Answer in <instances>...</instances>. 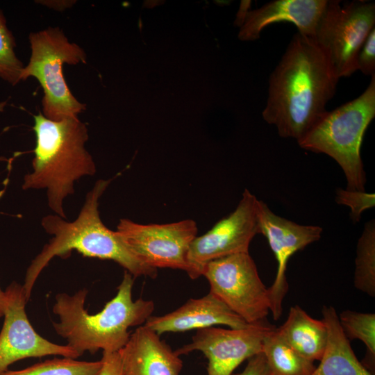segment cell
<instances>
[{"label":"cell","mask_w":375,"mask_h":375,"mask_svg":"<svg viewBox=\"0 0 375 375\" xmlns=\"http://www.w3.org/2000/svg\"><path fill=\"white\" fill-rule=\"evenodd\" d=\"M133 283L134 277L125 271L116 296L94 315L84 308L85 288L73 295L57 294L53 312L58 316L59 322H53L55 331L80 356L85 351L95 353L100 349L106 353L118 352L130 338L128 328L144 325L155 308L151 300L133 301Z\"/></svg>","instance_id":"obj_3"},{"label":"cell","mask_w":375,"mask_h":375,"mask_svg":"<svg viewBox=\"0 0 375 375\" xmlns=\"http://www.w3.org/2000/svg\"><path fill=\"white\" fill-rule=\"evenodd\" d=\"M342 329L350 341L359 340L367 348L366 358L371 365L375 360V314L346 310L338 315Z\"/></svg>","instance_id":"obj_22"},{"label":"cell","mask_w":375,"mask_h":375,"mask_svg":"<svg viewBox=\"0 0 375 375\" xmlns=\"http://www.w3.org/2000/svg\"><path fill=\"white\" fill-rule=\"evenodd\" d=\"M274 328L265 320L240 329H199L190 342L175 352L180 356L199 351L208 359V375H232L243 361L262 353L263 339Z\"/></svg>","instance_id":"obj_11"},{"label":"cell","mask_w":375,"mask_h":375,"mask_svg":"<svg viewBox=\"0 0 375 375\" xmlns=\"http://www.w3.org/2000/svg\"><path fill=\"white\" fill-rule=\"evenodd\" d=\"M110 181L111 179L96 181L86 194L84 204L73 222H67L56 214L42 219V226L53 238L26 270L22 286L28 301L38 276L50 260L55 256H68L72 250L84 256L115 261L134 278H155L157 276L158 269L141 262L128 249L117 233L107 228L100 218L99 199Z\"/></svg>","instance_id":"obj_2"},{"label":"cell","mask_w":375,"mask_h":375,"mask_svg":"<svg viewBox=\"0 0 375 375\" xmlns=\"http://www.w3.org/2000/svg\"><path fill=\"white\" fill-rule=\"evenodd\" d=\"M102 367L99 375H122V362L118 352H103Z\"/></svg>","instance_id":"obj_27"},{"label":"cell","mask_w":375,"mask_h":375,"mask_svg":"<svg viewBox=\"0 0 375 375\" xmlns=\"http://www.w3.org/2000/svg\"><path fill=\"white\" fill-rule=\"evenodd\" d=\"M357 69L366 76L375 75V28L361 46L356 58Z\"/></svg>","instance_id":"obj_25"},{"label":"cell","mask_w":375,"mask_h":375,"mask_svg":"<svg viewBox=\"0 0 375 375\" xmlns=\"http://www.w3.org/2000/svg\"><path fill=\"white\" fill-rule=\"evenodd\" d=\"M4 322L0 332V374L16 361L26 358L58 355L77 358L78 353L41 337L29 322L25 306L28 301L23 286L11 283L4 291Z\"/></svg>","instance_id":"obj_12"},{"label":"cell","mask_w":375,"mask_h":375,"mask_svg":"<svg viewBox=\"0 0 375 375\" xmlns=\"http://www.w3.org/2000/svg\"><path fill=\"white\" fill-rule=\"evenodd\" d=\"M233 375H272L262 353L248 359V362L242 372Z\"/></svg>","instance_id":"obj_26"},{"label":"cell","mask_w":375,"mask_h":375,"mask_svg":"<svg viewBox=\"0 0 375 375\" xmlns=\"http://www.w3.org/2000/svg\"><path fill=\"white\" fill-rule=\"evenodd\" d=\"M115 231L128 249L146 265L156 269H180L189 274L188 251L198 232L194 220L141 224L121 219Z\"/></svg>","instance_id":"obj_9"},{"label":"cell","mask_w":375,"mask_h":375,"mask_svg":"<svg viewBox=\"0 0 375 375\" xmlns=\"http://www.w3.org/2000/svg\"><path fill=\"white\" fill-rule=\"evenodd\" d=\"M355 288L363 293L375 296V224H365L358 239L353 277Z\"/></svg>","instance_id":"obj_20"},{"label":"cell","mask_w":375,"mask_h":375,"mask_svg":"<svg viewBox=\"0 0 375 375\" xmlns=\"http://www.w3.org/2000/svg\"><path fill=\"white\" fill-rule=\"evenodd\" d=\"M328 0H274L249 10L240 28L238 38L242 41L258 39L267 26L278 22H290L298 33L312 38Z\"/></svg>","instance_id":"obj_15"},{"label":"cell","mask_w":375,"mask_h":375,"mask_svg":"<svg viewBox=\"0 0 375 375\" xmlns=\"http://www.w3.org/2000/svg\"><path fill=\"white\" fill-rule=\"evenodd\" d=\"M144 325L160 335L165 333L199 330L215 325H225L230 328L240 329L250 324L209 292L201 298L189 299L167 314L151 315Z\"/></svg>","instance_id":"obj_14"},{"label":"cell","mask_w":375,"mask_h":375,"mask_svg":"<svg viewBox=\"0 0 375 375\" xmlns=\"http://www.w3.org/2000/svg\"><path fill=\"white\" fill-rule=\"evenodd\" d=\"M122 375H180L183 361L160 335L144 325L118 351Z\"/></svg>","instance_id":"obj_16"},{"label":"cell","mask_w":375,"mask_h":375,"mask_svg":"<svg viewBox=\"0 0 375 375\" xmlns=\"http://www.w3.org/2000/svg\"><path fill=\"white\" fill-rule=\"evenodd\" d=\"M260 233L265 235L277 261V271L272 285L268 288L270 312L274 320L280 319L283 302L288 291L286 278L288 262L297 251L318 241L322 228L319 226L301 225L272 212L261 201Z\"/></svg>","instance_id":"obj_13"},{"label":"cell","mask_w":375,"mask_h":375,"mask_svg":"<svg viewBox=\"0 0 375 375\" xmlns=\"http://www.w3.org/2000/svg\"><path fill=\"white\" fill-rule=\"evenodd\" d=\"M36 144L33 170L24 176V190H46L49 207L66 219L65 199L74 193V183L93 176L96 166L85 144V124L78 117L53 121L43 114L34 115Z\"/></svg>","instance_id":"obj_4"},{"label":"cell","mask_w":375,"mask_h":375,"mask_svg":"<svg viewBox=\"0 0 375 375\" xmlns=\"http://www.w3.org/2000/svg\"><path fill=\"white\" fill-rule=\"evenodd\" d=\"M31 54L21 74V81L30 76L40 83L44 97L43 115L53 121L78 117L85 110L72 94L62 73L64 64L86 62V54L78 44L70 42L58 27L31 33L29 35Z\"/></svg>","instance_id":"obj_6"},{"label":"cell","mask_w":375,"mask_h":375,"mask_svg":"<svg viewBox=\"0 0 375 375\" xmlns=\"http://www.w3.org/2000/svg\"><path fill=\"white\" fill-rule=\"evenodd\" d=\"M15 47V38L8 29L0 8V78L12 85L21 81V74L24 67L16 56Z\"/></svg>","instance_id":"obj_23"},{"label":"cell","mask_w":375,"mask_h":375,"mask_svg":"<svg viewBox=\"0 0 375 375\" xmlns=\"http://www.w3.org/2000/svg\"><path fill=\"white\" fill-rule=\"evenodd\" d=\"M374 28V2L353 1L342 5L340 1L328 0L311 39L340 79L358 70L357 55Z\"/></svg>","instance_id":"obj_7"},{"label":"cell","mask_w":375,"mask_h":375,"mask_svg":"<svg viewBox=\"0 0 375 375\" xmlns=\"http://www.w3.org/2000/svg\"><path fill=\"white\" fill-rule=\"evenodd\" d=\"M6 103L4 101V102H1L0 103V112L3 111V108L6 106ZM1 160H5V161H7L8 160L5 158H3V157H0V161Z\"/></svg>","instance_id":"obj_31"},{"label":"cell","mask_w":375,"mask_h":375,"mask_svg":"<svg viewBox=\"0 0 375 375\" xmlns=\"http://www.w3.org/2000/svg\"><path fill=\"white\" fill-rule=\"evenodd\" d=\"M251 6V1H242L238 12H237L236 19L234 22L235 26H242L244 22L247 12Z\"/></svg>","instance_id":"obj_28"},{"label":"cell","mask_w":375,"mask_h":375,"mask_svg":"<svg viewBox=\"0 0 375 375\" xmlns=\"http://www.w3.org/2000/svg\"><path fill=\"white\" fill-rule=\"evenodd\" d=\"M374 117L375 75L360 96L326 111L297 142L303 149L335 160L346 177V189L365 191L360 149L364 134Z\"/></svg>","instance_id":"obj_5"},{"label":"cell","mask_w":375,"mask_h":375,"mask_svg":"<svg viewBox=\"0 0 375 375\" xmlns=\"http://www.w3.org/2000/svg\"><path fill=\"white\" fill-rule=\"evenodd\" d=\"M262 353L272 375H311L316 367L314 362L294 351L275 327L265 336Z\"/></svg>","instance_id":"obj_19"},{"label":"cell","mask_w":375,"mask_h":375,"mask_svg":"<svg viewBox=\"0 0 375 375\" xmlns=\"http://www.w3.org/2000/svg\"><path fill=\"white\" fill-rule=\"evenodd\" d=\"M260 203L245 189L236 208L192 242L188 255L192 279L202 276L209 262L239 253H248L253 238L260 233Z\"/></svg>","instance_id":"obj_10"},{"label":"cell","mask_w":375,"mask_h":375,"mask_svg":"<svg viewBox=\"0 0 375 375\" xmlns=\"http://www.w3.org/2000/svg\"><path fill=\"white\" fill-rule=\"evenodd\" d=\"M276 329L301 356L312 362L321 360L327 342V329L322 319L312 318L296 305L290 308L285 323Z\"/></svg>","instance_id":"obj_18"},{"label":"cell","mask_w":375,"mask_h":375,"mask_svg":"<svg viewBox=\"0 0 375 375\" xmlns=\"http://www.w3.org/2000/svg\"><path fill=\"white\" fill-rule=\"evenodd\" d=\"M202 276L210 292L247 323L265 321L270 312L268 288L262 283L249 253H239L212 260Z\"/></svg>","instance_id":"obj_8"},{"label":"cell","mask_w":375,"mask_h":375,"mask_svg":"<svg viewBox=\"0 0 375 375\" xmlns=\"http://www.w3.org/2000/svg\"><path fill=\"white\" fill-rule=\"evenodd\" d=\"M42 4H46L47 6H49L51 8H57L58 10L65 9L66 8H69L71 4H73L74 3H71L72 1H44L46 3H43L41 1Z\"/></svg>","instance_id":"obj_29"},{"label":"cell","mask_w":375,"mask_h":375,"mask_svg":"<svg viewBox=\"0 0 375 375\" xmlns=\"http://www.w3.org/2000/svg\"><path fill=\"white\" fill-rule=\"evenodd\" d=\"M338 81L312 39L296 33L270 75L264 120L299 140L327 111Z\"/></svg>","instance_id":"obj_1"},{"label":"cell","mask_w":375,"mask_h":375,"mask_svg":"<svg viewBox=\"0 0 375 375\" xmlns=\"http://www.w3.org/2000/svg\"><path fill=\"white\" fill-rule=\"evenodd\" d=\"M5 292L0 288V317L3 316Z\"/></svg>","instance_id":"obj_30"},{"label":"cell","mask_w":375,"mask_h":375,"mask_svg":"<svg viewBox=\"0 0 375 375\" xmlns=\"http://www.w3.org/2000/svg\"><path fill=\"white\" fill-rule=\"evenodd\" d=\"M322 314L327 329L326 346L319 365L311 375H372L356 358L335 308L324 306Z\"/></svg>","instance_id":"obj_17"},{"label":"cell","mask_w":375,"mask_h":375,"mask_svg":"<svg viewBox=\"0 0 375 375\" xmlns=\"http://www.w3.org/2000/svg\"><path fill=\"white\" fill-rule=\"evenodd\" d=\"M102 360L80 361L74 358H53L20 370H7L0 375H99Z\"/></svg>","instance_id":"obj_21"},{"label":"cell","mask_w":375,"mask_h":375,"mask_svg":"<svg viewBox=\"0 0 375 375\" xmlns=\"http://www.w3.org/2000/svg\"><path fill=\"white\" fill-rule=\"evenodd\" d=\"M335 201L338 204L349 207L352 221L358 222L365 210L374 207L375 194L365 191L338 188L336 191Z\"/></svg>","instance_id":"obj_24"}]
</instances>
